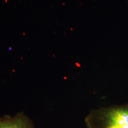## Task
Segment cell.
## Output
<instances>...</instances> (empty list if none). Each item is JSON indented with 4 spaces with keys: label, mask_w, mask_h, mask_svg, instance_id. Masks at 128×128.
Wrapping results in <instances>:
<instances>
[{
    "label": "cell",
    "mask_w": 128,
    "mask_h": 128,
    "mask_svg": "<svg viewBox=\"0 0 128 128\" xmlns=\"http://www.w3.org/2000/svg\"><path fill=\"white\" fill-rule=\"evenodd\" d=\"M84 122L87 128H128V103L92 109Z\"/></svg>",
    "instance_id": "1"
},
{
    "label": "cell",
    "mask_w": 128,
    "mask_h": 128,
    "mask_svg": "<svg viewBox=\"0 0 128 128\" xmlns=\"http://www.w3.org/2000/svg\"><path fill=\"white\" fill-rule=\"evenodd\" d=\"M0 128H36L32 120L23 112L14 116H0Z\"/></svg>",
    "instance_id": "2"
}]
</instances>
